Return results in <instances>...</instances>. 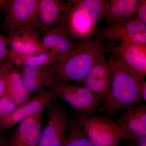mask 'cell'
Here are the masks:
<instances>
[{
  "mask_svg": "<svg viewBox=\"0 0 146 146\" xmlns=\"http://www.w3.org/2000/svg\"><path fill=\"white\" fill-rule=\"evenodd\" d=\"M8 0H0V11H4L7 5Z\"/></svg>",
  "mask_w": 146,
  "mask_h": 146,
  "instance_id": "obj_29",
  "label": "cell"
},
{
  "mask_svg": "<svg viewBox=\"0 0 146 146\" xmlns=\"http://www.w3.org/2000/svg\"><path fill=\"white\" fill-rule=\"evenodd\" d=\"M3 95L12 100L18 106L31 99V95L22 81L19 68H13L7 73Z\"/></svg>",
  "mask_w": 146,
  "mask_h": 146,
  "instance_id": "obj_18",
  "label": "cell"
},
{
  "mask_svg": "<svg viewBox=\"0 0 146 146\" xmlns=\"http://www.w3.org/2000/svg\"><path fill=\"white\" fill-rule=\"evenodd\" d=\"M110 52L121 58L133 70L146 76V45L120 41L118 46L111 47Z\"/></svg>",
  "mask_w": 146,
  "mask_h": 146,
  "instance_id": "obj_14",
  "label": "cell"
},
{
  "mask_svg": "<svg viewBox=\"0 0 146 146\" xmlns=\"http://www.w3.org/2000/svg\"><path fill=\"white\" fill-rule=\"evenodd\" d=\"M48 119L38 146H63L68 137L71 118L63 104L53 102L48 106Z\"/></svg>",
  "mask_w": 146,
  "mask_h": 146,
  "instance_id": "obj_6",
  "label": "cell"
},
{
  "mask_svg": "<svg viewBox=\"0 0 146 146\" xmlns=\"http://www.w3.org/2000/svg\"><path fill=\"white\" fill-rule=\"evenodd\" d=\"M117 123L126 139L146 136V106L140 104L125 110L118 119Z\"/></svg>",
  "mask_w": 146,
  "mask_h": 146,
  "instance_id": "obj_15",
  "label": "cell"
},
{
  "mask_svg": "<svg viewBox=\"0 0 146 146\" xmlns=\"http://www.w3.org/2000/svg\"><path fill=\"white\" fill-rule=\"evenodd\" d=\"M57 98L51 89H43L28 102L17 106L8 116L0 118V126L6 129H11L25 119L44 111Z\"/></svg>",
  "mask_w": 146,
  "mask_h": 146,
  "instance_id": "obj_10",
  "label": "cell"
},
{
  "mask_svg": "<svg viewBox=\"0 0 146 146\" xmlns=\"http://www.w3.org/2000/svg\"><path fill=\"white\" fill-rule=\"evenodd\" d=\"M7 57L17 68L35 67L56 62L60 56L49 52L37 55L18 54L8 49Z\"/></svg>",
  "mask_w": 146,
  "mask_h": 146,
  "instance_id": "obj_20",
  "label": "cell"
},
{
  "mask_svg": "<svg viewBox=\"0 0 146 146\" xmlns=\"http://www.w3.org/2000/svg\"><path fill=\"white\" fill-rule=\"evenodd\" d=\"M14 65L8 57L0 63V98L4 94L7 73L13 68Z\"/></svg>",
  "mask_w": 146,
  "mask_h": 146,
  "instance_id": "obj_22",
  "label": "cell"
},
{
  "mask_svg": "<svg viewBox=\"0 0 146 146\" xmlns=\"http://www.w3.org/2000/svg\"><path fill=\"white\" fill-rule=\"evenodd\" d=\"M112 46V42L96 39L78 43L59 57L52 84L82 83L97 58L110 52Z\"/></svg>",
  "mask_w": 146,
  "mask_h": 146,
  "instance_id": "obj_3",
  "label": "cell"
},
{
  "mask_svg": "<svg viewBox=\"0 0 146 146\" xmlns=\"http://www.w3.org/2000/svg\"><path fill=\"white\" fill-rule=\"evenodd\" d=\"M69 6L68 2L63 0H38V17L42 35L56 25Z\"/></svg>",
  "mask_w": 146,
  "mask_h": 146,
  "instance_id": "obj_17",
  "label": "cell"
},
{
  "mask_svg": "<svg viewBox=\"0 0 146 146\" xmlns=\"http://www.w3.org/2000/svg\"><path fill=\"white\" fill-rule=\"evenodd\" d=\"M17 106L12 100L3 95L0 98V118L8 116L16 109Z\"/></svg>",
  "mask_w": 146,
  "mask_h": 146,
  "instance_id": "obj_23",
  "label": "cell"
},
{
  "mask_svg": "<svg viewBox=\"0 0 146 146\" xmlns=\"http://www.w3.org/2000/svg\"><path fill=\"white\" fill-rule=\"evenodd\" d=\"M138 0H110L105 21L112 25L136 15Z\"/></svg>",
  "mask_w": 146,
  "mask_h": 146,
  "instance_id": "obj_19",
  "label": "cell"
},
{
  "mask_svg": "<svg viewBox=\"0 0 146 146\" xmlns=\"http://www.w3.org/2000/svg\"><path fill=\"white\" fill-rule=\"evenodd\" d=\"M136 15L142 23L146 25V0H138Z\"/></svg>",
  "mask_w": 146,
  "mask_h": 146,
  "instance_id": "obj_24",
  "label": "cell"
},
{
  "mask_svg": "<svg viewBox=\"0 0 146 146\" xmlns=\"http://www.w3.org/2000/svg\"><path fill=\"white\" fill-rule=\"evenodd\" d=\"M76 124L93 146H116L125 135L117 123L108 116L76 115Z\"/></svg>",
  "mask_w": 146,
  "mask_h": 146,
  "instance_id": "obj_4",
  "label": "cell"
},
{
  "mask_svg": "<svg viewBox=\"0 0 146 146\" xmlns=\"http://www.w3.org/2000/svg\"><path fill=\"white\" fill-rule=\"evenodd\" d=\"M49 88L52 90L57 99L69 105L77 116H91L96 110L99 103L82 83L57 82Z\"/></svg>",
  "mask_w": 146,
  "mask_h": 146,
  "instance_id": "obj_5",
  "label": "cell"
},
{
  "mask_svg": "<svg viewBox=\"0 0 146 146\" xmlns=\"http://www.w3.org/2000/svg\"><path fill=\"white\" fill-rule=\"evenodd\" d=\"M96 39L112 42L120 40L146 45V25L134 15L107 27L97 29Z\"/></svg>",
  "mask_w": 146,
  "mask_h": 146,
  "instance_id": "obj_8",
  "label": "cell"
},
{
  "mask_svg": "<svg viewBox=\"0 0 146 146\" xmlns=\"http://www.w3.org/2000/svg\"><path fill=\"white\" fill-rule=\"evenodd\" d=\"M119 146V145H117V146ZM129 146V145H127V146Z\"/></svg>",
  "mask_w": 146,
  "mask_h": 146,
  "instance_id": "obj_30",
  "label": "cell"
},
{
  "mask_svg": "<svg viewBox=\"0 0 146 146\" xmlns=\"http://www.w3.org/2000/svg\"><path fill=\"white\" fill-rule=\"evenodd\" d=\"M7 47L5 36L0 33V63L7 57Z\"/></svg>",
  "mask_w": 146,
  "mask_h": 146,
  "instance_id": "obj_25",
  "label": "cell"
},
{
  "mask_svg": "<svg viewBox=\"0 0 146 146\" xmlns=\"http://www.w3.org/2000/svg\"><path fill=\"white\" fill-rule=\"evenodd\" d=\"M112 72L110 60L101 55L96 60L82 82L98 103L103 100L109 90Z\"/></svg>",
  "mask_w": 146,
  "mask_h": 146,
  "instance_id": "obj_11",
  "label": "cell"
},
{
  "mask_svg": "<svg viewBox=\"0 0 146 146\" xmlns=\"http://www.w3.org/2000/svg\"><path fill=\"white\" fill-rule=\"evenodd\" d=\"M44 111L20 122L8 138V146H38Z\"/></svg>",
  "mask_w": 146,
  "mask_h": 146,
  "instance_id": "obj_13",
  "label": "cell"
},
{
  "mask_svg": "<svg viewBox=\"0 0 146 146\" xmlns=\"http://www.w3.org/2000/svg\"><path fill=\"white\" fill-rule=\"evenodd\" d=\"M42 35L41 41L45 49L60 57L70 51L78 44L63 29L56 25Z\"/></svg>",
  "mask_w": 146,
  "mask_h": 146,
  "instance_id": "obj_16",
  "label": "cell"
},
{
  "mask_svg": "<svg viewBox=\"0 0 146 146\" xmlns=\"http://www.w3.org/2000/svg\"><path fill=\"white\" fill-rule=\"evenodd\" d=\"M69 7L63 11L56 25L79 43L93 39L98 24L104 18L108 0H68Z\"/></svg>",
  "mask_w": 146,
  "mask_h": 146,
  "instance_id": "obj_2",
  "label": "cell"
},
{
  "mask_svg": "<svg viewBox=\"0 0 146 146\" xmlns=\"http://www.w3.org/2000/svg\"><path fill=\"white\" fill-rule=\"evenodd\" d=\"M5 37L9 49L18 54L37 55L48 52L44 48L38 33L27 25L16 26Z\"/></svg>",
  "mask_w": 146,
  "mask_h": 146,
  "instance_id": "obj_9",
  "label": "cell"
},
{
  "mask_svg": "<svg viewBox=\"0 0 146 146\" xmlns=\"http://www.w3.org/2000/svg\"><path fill=\"white\" fill-rule=\"evenodd\" d=\"M109 59L112 65V78L103 108L108 115L114 117L118 111L141 104L140 90L145 76L115 55L112 54Z\"/></svg>",
  "mask_w": 146,
  "mask_h": 146,
  "instance_id": "obj_1",
  "label": "cell"
},
{
  "mask_svg": "<svg viewBox=\"0 0 146 146\" xmlns=\"http://www.w3.org/2000/svg\"><path fill=\"white\" fill-rule=\"evenodd\" d=\"M38 0H8L5 16L0 30L7 33L16 26L25 24L39 34L41 26L38 17Z\"/></svg>",
  "mask_w": 146,
  "mask_h": 146,
  "instance_id": "obj_7",
  "label": "cell"
},
{
  "mask_svg": "<svg viewBox=\"0 0 146 146\" xmlns=\"http://www.w3.org/2000/svg\"><path fill=\"white\" fill-rule=\"evenodd\" d=\"M6 129L0 126V146H8V138H7Z\"/></svg>",
  "mask_w": 146,
  "mask_h": 146,
  "instance_id": "obj_26",
  "label": "cell"
},
{
  "mask_svg": "<svg viewBox=\"0 0 146 146\" xmlns=\"http://www.w3.org/2000/svg\"><path fill=\"white\" fill-rule=\"evenodd\" d=\"M57 61L42 66L19 69L23 83L31 96L51 86L57 69Z\"/></svg>",
  "mask_w": 146,
  "mask_h": 146,
  "instance_id": "obj_12",
  "label": "cell"
},
{
  "mask_svg": "<svg viewBox=\"0 0 146 146\" xmlns=\"http://www.w3.org/2000/svg\"><path fill=\"white\" fill-rule=\"evenodd\" d=\"M130 141V146H146V136L133 138Z\"/></svg>",
  "mask_w": 146,
  "mask_h": 146,
  "instance_id": "obj_27",
  "label": "cell"
},
{
  "mask_svg": "<svg viewBox=\"0 0 146 146\" xmlns=\"http://www.w3.org/2000/svg\"><path fill=\"white\" fill-rule=\"evenodd\" d=\"M140 96L142 101H146V82L144 81L140 90Z\"/></svg>",
  "mask_w": 146,
  "mask_h": 146,
  "instance_id": "obj_28",
  "label": "cell"
},
{
  "mask_svg": "<svg viewBox=\"0 0 146 146\" xmlns=\"http://www.w3.org/2000/svg\"><path fill=\"white\" fill-rule=\"evenodd\" d=\"M63 146H93L76 124L74 116L71 118L69 133Z\"/></svg>",
  "mask_w": 146,
  "mask_h": 146,
  "instance_id": "obj_21",
  "label": "cell"
}]
</instances>
